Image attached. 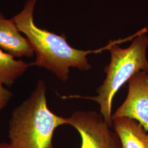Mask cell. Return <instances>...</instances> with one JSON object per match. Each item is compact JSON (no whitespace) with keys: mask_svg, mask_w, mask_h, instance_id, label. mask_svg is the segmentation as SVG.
<instances>
[{"mask_svg":"<svg viewBox=\"0 0 148 148\" xmlns=\"http://www.w3.org/2000/svg\"><path fill=\"white\" fill-rule=\"evenodd\" d=\"M12 19L0 11V48L14 57L31 58L34 51L27 38L23 37Z\"/></svg>","mask_w":148,"mask_h":148,"instance_id":"cell-6","label":"cell"},{"mask_svg":"<svg viewBox=\"0 0 148 148\" xmlns=\"http://www.w3.org/2000/svg\"><path fill=\"white\" fill-rule=\"evenodd\" d=\"M66 119L68 124L81 136V148H122L120 138L101 114L95 111H76Z\"/></svg>","mask_w":148,"mask_h":148,"instance_id":"cell-4","label":"cell"},{"mask_svg":"<svg viewBox=\"0 0 148 148\" xmlns=\"http://www.w3.org/2000/svg\"><path fill=\"white\" fill-rule=\"evenodd\" d=\"M29 64L22 60H16L10 53L0 48V84L11 86L24 74Z\"/></svg>","mask_w":148,"mask_h":148,"instance_id":"cell-8","label":"cell"},{"mask_svg":"<svg viewBox=\"0 0 148 148\" xmlns=\"http://www.w3.org/2000/svg\"><path fill=\"white\" fill-rule=\"evenodd\" d=\"M122 117L137 120L148 132V72L139 71L129 79L127 97L111 120Z\"/></svg>","mask_w":148,"mask_h":148,"instance_id":"cell-5","label":"cell"},{"mask_svg":"<svg viewBox=\"0 0 148 148\" xmlns=\"http://www.w3.org/2000/svg\"><path fill=\"white\" fill-rule=\"evenodd\" d=\"M46 85L42 79L30 97L12 112L8 137L12 148H53V134L57 127L68 124L48 109Z\"/></svg>","mask_w":148,"mask_h":148,"instance_id":"cell-2","label":"cell"},{"mask_svg":"<svg viewBox=\"0 0 148 148\" xmlns=\"http://www.w3.org/2000/svg\"><path fill=\"white\" fill-rule=\"evenodd\" d=\"M0 148H12L9 143L0 142Z\"/></svg>","mask_w":148,"mask_h":148,"instance_id":"cell-10","label":"cell"},{"mask_svg":"<svg viewBox=\"0 0 148 148\" xmlns=\"http://www.w3.org/2000/svg\"><path fill=\"white\" fill-rule=\"evenodd\" d=\"M147 32L148 27L140 30L130 46L126 48H122L115 43L109 45L111 60L104 68L106 79L97 90L98 95L85 97L95 101L100 105L101 114L111 126L112 101L117 92L138 72H148L146 56L148 46Z\"/></svg>","mask_w":148,"mask_h":148,"instance_id":"cell-3","label":"cell"},{"mask_svg":"<svg viewBox=\"0 0 148 148\" xmlns=\"http://www.w3.org/2000/svg\"><path fill=\"white\" fill-rule=\"evenodd\" d=\"M37 0H27L23 10L11 19L19 32L25 34L36 58L29 66L43 67L52 71L63 81L68 79L69 68L88 70L91 65L87 55L94 51L72 47L65 35H58L40 29L34 21V11Z\"/></svg>","mask_w":148,"mask_h":148,"instance_id":"cell-1","label":"cell"},{"mask_svg":"<svg viewBox=\"0 0 148 148\" xmlns=\"http://www.w3.org/2000/svg\"><path fill=\"white\" fill-rule=\"evenodd\" d=\"M122 148H148V132L137 120L127 117L112 120Z\"/></svg>","mask_w":148,"mask_h":148,"instance_id":"cell-7","label":"cell"},{"mask_svg":"<svg viewBox=\"0 0 148 148\" xmlns=\"http://www.w3.org/2000/svg\"><path fill=\"white\" fill-rule=\"evenodd\" d=\"M12 95L11 91L4 88L3 85L0 84V110L5 107Z\"/></svg>","mask_w":148,"mask_h":148,"instance_id":"cell-9","label":"cell"}]
</instances>
